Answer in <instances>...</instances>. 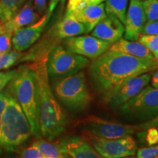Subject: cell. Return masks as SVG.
<instances>
[{
    "instance_id": "6da1fadb",
    "label": "cell",
    "mask_w": 158,
    "mask_h": 158,
    "mask_svg": "<svg viewBox=\"0 0 158 158\" xmlns=\"http://www.w3.org/2000/svg\"><path fill=\"white\" fill-rule=\"evenodd\" d=\"M157 68V59L138 58L108 49L94 59L89 72L95 88L105 94L128 79Z\"/></svg>"
},
{
    "instance_id": "7a4b0ae2",
    "label": "cell",
    "mask_w": 158,
    "mask_h": 158,
    "mask_svg": "<svg viewBox=\"0 0 158 158\" xmlns=\"http://www.w3.org/2000/svg\"><path fill=\"white\" fill-rule=\"evenodd\" d=\"M48 54L43 55L28 65L33 71L38 89L40 137L54 141L64 133L68 120L49 82L46 65Z\"/></svg>"
},
{
    "instance_id": "3957f363",
    "label": "cell",
    "mask_w": 158,
    "mask_h": 158,
    "mask_svg": "<svg viewBox=\"0 0 158 158\" xmlns=\"http://www.w3.org/2000/svg\"><path fill=\"white\" fill-rule=\"evenodd\" d=\"M7 90L15 98L28 118L31 133L40 138L39 127V94L33 71L28 64L17 69Z\"/></svg>"
},
{
    "instance_id": "277c9868",
    "label": "cell",
    "mask_w": 158,
    "mask_h": 158,
    "mask_svg": "<svg viewBox=\"0 0 158 158\" xmlns=\"http://www.w3.org/2000/svg\"><path fill=\"white\" fill-rule=\"evenodd\" d=\"M32 135L28 118L22 108L9 92L7 106L2 114L1 142L3 150L13 151Z\"/></svg>"
},
{
    "instance_id": "5b68a950",
    "label": "cell",
    "mask_w": 158,
    "mask_h": 158,
    "mask_svg": "<svg viewBox=\"0 0 158 158\" xmlns=\"http://www.w3.org/2000/svg\"><path fill=\"white\" fill-rule=\"evenodd\" d=\"M51 86L57 100L73 112H82L91 102L85 74L82 71L53 79Z\"/></svg>"
},
{
    "instance_id": "8992f818",
    "label": "cell",
    "mask_w": 158,
    "mask_h": 158,
    "mask_svg": "<svg viewBox=\"0 0 158 158\" xmlns=\"http://www.w3.org/2000/svg\"><path fill=\"white\" fill-rule=\"evenodd\" d=\"M89 59L58 45L49 51L46 65L51 80L76 73L88 66Z\"/></svg>"
},
{
    "instance_id": "52a82bcc",
    "label": "cell",
    "mask_w": 158,
    "mask_h": 158,
    "mask_svg": "<svg viewBox=\"0 0 158 158\" xmlns=\"http://www.w3.org/2000/svg\"><path fill=\"white\" fill-rule=\"evenodd\" d=\"M119 108L128 117L149 121L158 115V89L147 85Z\"/></svg>"
},
{
    "instance_id": "ba28073f",
    "label": "cell",
    "mask_w": 158,
    "mask_h": 158,
    "mask_svg": "<svg viewBox=\"0 0 158 158\" xmlns=\"http://www.w3.org/2000/svg\"><path fill=\"white\" fill-rule=\"evenodd\" d=\"M80 127L94 137L116 139L141 132L138 125L106 121L95 116H89L80 122Z\"/></svg>"
},
{
    "instance_id": "9c48e42d",
    "label": "cell",
    "mask_w": 158,
    "mask_h": 158,
    "mask_svg": "<svg viewBox=\"0 0 158 158\" xmlns=\"http://www.w3.org/2000/svg\"><path fill=\"white\" fill-rule=\"evenodd\" d=\"M150 79L151 75L149 73L128 79L118 85L117 87L103 94L105 101L112 108L120 107L147 86Z\"/></svg>"
},
{
    "instance_id": "30bf717a",
    "label": "cell",
    "mask_w": 158,
    "mask_h": 158,
    "mask_svg": "<svg viewBox=\"0 0 158 158\" xmlns=\"http://www.w3.org/2000/svg\"><path fill=\"white\" fill-rule=\"evenodd\" d=\"M92 146L104 158H122L135 155L137 144L131 135L116 139L92 136Z\"/></svg>"
},
{
    "instance_id": "8fae6325",
    "label": "cell",
    "mask_w": 158,
    "mask_h": 158,
    "mask_svg": "<svg viewBox=\"0 0 158 158\" xmlns=\"http://www.w3.org/2000/svg\"><path fill=\"white\" fill-rule=\"evenodd\" d=\"M112 43L92 35H77L64 40L65 48L74 54L94 60L106 51Z\"/></svg>"
},
{
    "instance_id": "7c38bea8",
    "label": "cell",
    "mask_w": 158,
    "mask_h": 158,
    "mask_svg": "<svg viewBox=\"0 0 158 158\" xmlns=\"http://www.w3.org/2000/svg\"><path fill=\"white\" fill-rule=\"evenodd\" d=\"M52 13L48 10L32 24L20 29L13 34L12 38L15 50L22 52L30 48L40 38L51 19Z\"/></svg>"
},
{
    "instance_id": "4fadbf2b",
    "label": "cell",
    "mask_w": 158,
    "mask_h": 158,
    "mask_svg": "<svg viewBox=\"0 0 158 158\" xmlns=\"http://www.w3.org/2000/svg\"><path fill=\"white\" fill-rule=\"evenodd\" d=\"M146 22L147 18L144 13L142 2L130 0L124 24V38L131 41H138L142 34Z\"/></svg>"
},
{
    "instance_id": "5bb4252c",
    "label": "cell",
    "mask_w": 158,
    "mask_h": 158,
    "mask_svg": "<svg viewBox=\"0 0 158 158\" xmlns=\"http://www.w3.org/2000/svg\"><path fill=\"white\" fill-rule=\"evenodd\" d=\"M124 32V26L123 23L114 15L106 14L91 31V35L114 43L123 37Z\"/></svg>"
},
{
    "instance_id": "9a60e30c",
    "label": "cell",
    "mask_w": 158,
    "mask_h": 158,
    "mask_svg": "<svg viewBox=\"0 0 158 158\" xmlns=\"http://www.w3.org/2000/svg\"><path fill=\"white\" fill-rule=\"evenodd\" d=\"M69 157L100 158L98 152L88 142L78 136H67L59 142Z\"/></svg>"
},
{
    "instance_id": "2e32d148",
    "label": "cell",
    "mask_w": 158,
    "mask_h": 158,
    "mask_svg": "<svg viewBox=\"0 0 158 158\" xmlns=\"http://www.w3.org/2000/svg\"><path fill=\"white\" fill-rule=\"evenodd\" d=\"M40 19V13L35 9L32 0H27L24 5L8 21L3 23L5 30L14 34L19 29L31 25Z\"/></svg>"
},
{
    "instance_id": "e0dca14e",
    "label": "cell",
    "mask_w": 158,
    "mask_h": 158,
    "mask_svg": "<svg viewBox=\"0 0 158 158\" xmlns=\"http://www.w3.org/2000/svg\"><path fill=\"white\" fill-rule=\"evenodd\" d=\"M84 33H86L84 26L77 21L71 13L66 12L64 16L51 29L49 34L58 40H64Z\"/></svg>"
},
{
    "instance_id": "ac0fdd59",
    "label": "cell",
    "mask_w": 158,
    "mask_h": 158,
    "mask_svg": "<svg viewBox=\"0 0 158 158\" xmlns=\"http://www.w3.org/2000/svg\"><path fill=\"white\" fill-rule=\"evenodd\" d=\"M66 12L71 13L77 21L84 26L86 33L91 32L97 23L106 15L105 3L103 2L98 5H88L81 8Z\"/></svg>"
},
{
    "instance_id": "d6986e66",
    "label": "cell",
    "mask_w": 158,
    "mask_h": 158,
    "mask_svg": "<svg viewBox=\"0 0 158 158\" xmlns=\"http://www.w3.org/2000/svg\"><path fill=\"white\" fill-rule=\"evenodd\" d=\"M108 49L110 51L138 57V58L156 59L149 49L143 44L138 41L128 40L122 37L116 41L115 43H112Z\"/></svg>"
},
{
    "instance_id": "ffe728a7",
    "label": "cell",
    "mask_w": 158,
    "mask_h": 158,
    "mask_svg": "<svg viewBox=\"0 0 158 158\" xmlns=\"http://www.w3.org/2000/svg\"><path fill=\"white\" fill-rule=\"evenodd\" d=\"M52 141L40 138L33 142L32 144L37 147L45 158H69L60 144Z\"/></svg>"
},
{
    "instance_id": "44dd1931",
    "label": "cell",
    "mask_w": 158,
    "mask_h": 158,
    "mask_svg": "<svg viewBox=\"0 0 158 158\" xmlns=\"http://www.w3.org/2000/svg\"><path fill=\"white\" fill-rule=\"evenodd\" d=\"M26 0H0V22L5 23L14 16Z\"/></svg>"
},
{
    "instance_id": "7402d4cb",
    "label": "cell",
    "mask_w": 158,
    "mask_h": 158,
    "mask_svg": "<svg viewBox=\"0 0 158 158\" xmlns=\"http://www.w3.org/2000/svg\"><path fill=\"white\" fill-rule=\"evenodd\" d=\"M127 3L128 0H106L105 10L106 14L114 15L124 24Z\"/></svg>"
},
{
    "instance_id": "603a6c76",
    "label": "cell",
    "mask_w": 158,
    "mask_h": 158,
    "mask_svg": "<svg viewBox=\"0 0 158 158\" xmlns=\"http://www.w3.org/2000/svg\"><path fill=\"white\" fill-rule=\"evenodd\" d=\"M138 41L145 45L158 61V35H141Z\"/></svg>"
},
{
    "instance_id": "cb8c5ba5",
    "label": "cell",
    "mask_w": 158,
    "mask_h": 158,
    "mask_svg": "<svg viewBox=\"0 0 158 158\" xmlns=\"http://www.w3.org/2000/svg\"><path fill=\"white\" fill-rule=\"evenodd\" d=\"M21 56V52L16 50L10 51L7 54H0V71L13 67Z\"/></svg>"
},
{
    "instance_id": "d4e9b609",
    "label": "cell",
    "mask_w": 158,
    "mask_h": 158,
    "mask_svg": "<svg viewBox=\"0 0 158 158\" xmlns=\"http://www.w3.org/2000/svg\"><path fill=\"white\" fill-rule=\"evenodd\" d=\"M142 5L147 21L158 20V0H144Z\"/></svg>"
},
{
    "instance_id": "484cf974",
    "label": "cell",
    "mask_w": 158,
    "mask_h": 158,
    "mask_svg": "<svg viewBox=\"0 0 158 158\" xmlns=\"http://www.w3.org/2000/svg\"><path fill=\"white\" fill-rule=\"evenodd\" d=\"M13 34L5 30L0 34V54H7L11 51Z\"/></svg>"
},
{
    "instance_id": "4316f807",
    "label": "cell",
    "mask_w": 158,
    "mask_h": 158,
    "mask_svg": "<svg viewBox=\"0 0 158 158\" xmlns=\"http://www.w3.org/2000/svg\"><path fill=\"white\" fill-rule=\"evenodd\" d=\"M104 1L106 0H68L66 11L74 10L91 5H98Z\"/></svg>"
},
{
    "instance_id": "83f0119b",
    "label": "cell",
    "mask_w": 158,
    "mask_h": 158,
    "mask_svg": "<svg viewBox=\"0 0 158 158\" xmlns=\"http://www.w3.org/2000/svg\"><path fill=\"white\" fill-rule=\"evenodd\" d=\"M157 155L158 143L139 149L136 153V157L138 158H157Z\"/></svg>"
},
{
    "instance_id": "f1b7e54d",
    "label": "cell",
    "mask_w": 158,
    "mask_h": 158,
    "mask_svg": "<svg viewBox=\"0 0 158 158\" xmlns=\"http://www.w3.org/2000/svg\"><path fill=\"white\" fill-rule=\"evenodd\" d=\"M20 157L23 158H45L37 147L33 144L27 149H23L20 154Z\"/></svg>"
},
{
    "instance_id": "f546056e",
    "label": "cell",
    "mask_w": 158,
    "mask_h": 158,
    "mask_svg": "<svg viewBox=\"0 0 158 158\" xmlns=\"http://www.w3.org/2000/svg\"><path fill=\"white\" fill-rule=\"evenodd\" d=\"M17 69L8 71H0V92L7 86L11 79L15 76Z\"/></svg>"
},
{
    "instance_id": "4dcf8cb0",
    "label": "cell",
    "mask_w": 158,
    "mask_h": 158,
    "mask_svg": "<svg viewBox=\"0 0 158 158\" xmlns=\"http://www.w3.org/2000/svg\"><path fill=\"white\" fill-rule=\"evenodd\" d=\"M146 141L149 146H153L158 143V129L156 127H150L146 130Z\"/></svg>"
},
{
    "instance_id": "1f68e13d",
    "label": "cell",
    "mask_w": 158,
    "mask_h": 158,
    "mask_svg": "<svg viewBox=\"0 0 158 158\" xmlns=\"http://www.w3.org/2000/svg\"><path fill=\"white\" fill-rule=\"evenodd\" d=\"M141 35H158V20L147 21Z\"/></svg>"
},
{
    "instance_id": "d6a6232c",
    "label": "cell",
    "mask_w": 158,
    "mask_h": 158,
    "mask_svg": "<svg viewBox=\"0 0 158 158\" xmlns=\"http://www.w3.org/2000/svg\"><path fill=\"white\" fill-rule=\"evenodd\" d=\"M137 125L140 129V131H144V130L150 127L158 128V115L155 116V118L149 120V121L143 122V123L137 124Z\"/></svg>"
},
{
    "instance_id": "836d02e7",
    "label": "cell",
    "mask_w": 158,
    "mask_h": 158,
    "mask_svg": "<svg viewBox=\"0 0 158 158\" xmlns=\"http://www.w3.org/2000/svg\"><path fill=\"white\" fill-rule=\"evenodd\" d=\"M35 9L40 14L44 13L46 9V0H32Z\"/></svg>"
},
{
    "instance_id": "e575fe53",
    "label": "cell",
    "mask_w": 158,
    "mask_h": 158,
    "mask_svg": "<svg viewBox=\"0 0 158 158\" xmlns=\"http://www.w3.org/2000/svg\"><path fill=\"white\" fill-rule=\"evenodd\" d=\"M150 75H151L150 81H151L152 86H153L154 88L158 89V68L151 71Z\"/></svg>"
},
{
    "instance_id": "d590c367",
    "label": "cell",
    "mask_w": 158,
    "mask_h": 158,
    "mask_svg": "<svg viewBox=\"0 0 158 158\" xmlns=\"http://www.w3.org/2000/svg\"><path fill=\"white\" fill-rule=\"evenodd\" d=\"M59 2H61L63 5L65 2V0H50L48 6V11L51 12V13H53V11L54 10V9L56 8L57 5Z\"/></svg>"
},
{
    "instance_id": "8d00e7d4",
    "label": "cell",
    "mask_w": 158,
    "mask_h": 158,
    "mask_svg": "<svg viewBox=\"0 0 158 158\" xmlns=\"http://www.w3.org/2000/svg\"><path fill=\"white\" fill-rule=\"evenodd\" d=\"M2 114L0 113V154L2 153V152L3 151V148H2V142H1V119H2Z\"/></svg>"
},
{
    "instance_id": "74e56055",
    "label": "cell",
    "mask_w": 158,
    "mask_h": 158,
    "mask_svg": "<svg viewBox=\"0 0 158 158\" xmlns=\"http://www.w3.org/2000/svg\"><path fill=\"white\" fill-rule=\"evenodd\" d=\"M5 31V29H4V26L2 23L0 22V34H1L2 32H3V31Z\"/></svg>"
},
{
    "instance_id": "f35d334b",
    "label": "cell",
    "mask_w": 158,
    "mask_h": 158,
    "mask_svg": "<svg viewBox=\"0 0 158 158\" xmlns=\"http://www.w3.org/2000/svg\"><path fill=\"white\" fill-rule=\"evenodd\" d=\"M138 1H141L142 2V1H144V0H138Z\"/></svg>"
},
{
    "instance_id": "ab89813d",
    "label": "cell",
    "mask_w": 158,
    "mask_h": 158,
    "mask_svg": "<svg viewBox=\"0 0 158 158\" xmlns=\"http://www.w3.org/2000/svg\"><path fill=\"white\" fill-rule=\"evenodd\" d=\"M157 129H158V128H157Z\"/></svg>"
}]
</instances>
